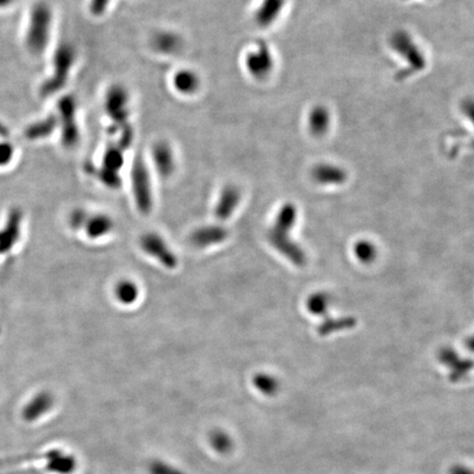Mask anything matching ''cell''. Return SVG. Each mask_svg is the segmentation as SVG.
Segmentation results:
<instances>
[{"label": "cell", "mask_w": 474, "mask_h": 474, "mask_svg": "<svg viewBox=\"0 0 474 474\" xmlns=\"http://www.w3.org/2000/svg\"><path fill=\"white\" fill-rule=\"evenodd\" d=\"M462 111L466 120L469 122L474 131V99L468 98L462 103Z\"/></svg>", "instance_id": "f546056e"}, {"label": "cell", "mask_w": 474, "mask_h": 474, "mask_svg": "<svg viewBox=\"0 0 474 474\" xmlns=\"http://www.w3.org/2000/svg\"><path fill=\"white\" fill-rule=\"evenodd\" d=\"M146 158L160 178L169 179L175 175L178 160L175 145L169 139H158L153 142Z\"/></svg>", "instance_id": "30bf717a"}, {"label": "cell", "mask_w": 474, "mask_h": 474, "mask_svg": "<svg viewBox=\"0 0 474 474\" xmlns=\"http://www.w3.org/2000/svg\"><path fill=\"white\" fill-rule=\"evenodd\" d=\"M294 220H296V209L294 205H283L276 219L275 224L273 228H270L268 239L275 248L288 257L289 260L296 262V265H299L303 260V255L299 247L296 246L288 236Z\"/></svg>", "instance_id": "52a82bcc"}, {"label": "cell", "mask_w": 474, "mask_h": 474, "mask_svg": "<svg viewBox=\"0 0 474 474\" xmlns=\"http://www.w3.org/2000/svg\"><path fill=\"white\" fill-rule=\"evenodd\" d=\"M288 0H258L251 9V20L260 31L273 29L285 16Z\"/></svg>", "instance_id": "8fae6325"}, {"label": "cell", "mask_w": 474, "mask_h": 474, "mask_svg": "<svg viewBox=\"0 0 474 474\" xmlns=\"http://www.w3.org/2000/svg\"><path fill=\"white\" fill-rule=\"evenodd\" d=\"M253 384L257 390L268 396H273L279 389L277 379L273 375H268V373H264V372H260V373L254 375Z\"/></svg>", "instance_id": "cb8c5ba5"}, {"label": "cell", "mask_w": 474, "mask_h": 474, "mask_svg": "<svg viewBox=\"0 0 474 474\" xmlns=\"http://www.w3.org/2000/svg\"><path fill=\"white\" fill-rule=\"evenodd\" d=\"M46 469L52 473L71 474L77 468L76 459L60 450L51 451L46 456Z\"/></svg>", "instance_id": "ffe728a7"}, {"label": "cell", "mask_w": 474, "mask_h": 474, "mask_svg": "<svg viewBox=\"0 0 474 474\" xmlns=\"http://www.w3.org/2000/svg\"><path fill=\"white\" fill-rule=\"evenodd\" d=\"M130 177L132 194L137 209L142 214H150L154 205V194L151 166L144 154L139 153L134 156Z\"/></svg>", "instance_id": "8992f818"}, {"label": "cell", "mask_w": 474, "mask_h": 474, "mask_svg": "<svg viewBox=\"0 0 474 474\" xmlns=\"http://www.w3.org/2000/svg\"><path fill=\"white\" fill-rule=\"evenodd\" d=\"M78 103L73 94H66L58 100V120L62 144L66 149L76 146L81 139V128L77 121Z\"/></svg>", "instance_id": "ba28073f"}, {"label": "cell", "mask_w": 474, "mask_h": 474, "mask_svg": "<svg viewBox=\"0 0 474 474\" xmlns=\"http://www.w3.org/2000/svg\"><path fill=\"white\" fill-rule=\"evenodd\" d=\"M53 28V11L46 3H37L30 11L26 32V46L31 54L39 56L50 44Z\"/></svg>", "instance_id": "277c9868"}, {"label": "cell", "mask_w": 474, "mask_h": 474, "mask_svg": "<svg viewBox=\"0 0 474 474\" xmlns=\"http://www.w3.org/2000/svg\"><path fill=\"white\" fill-rule=\"evenodd\" d=\"M389 47L398 60L400 71L396 77L409 78L422 73L428 67V56L424 47L409 31L398 30L391 35Z\"/></svg>", "instance_id": "6da1fadb"}, {"label": "cell", "mask_w": 474, "mask_h": 474, "mask_svg": "<svg viewBox=\"0 0 474 474\" xmlns=\"http://www.w3.org/2000/svg\"><path fill=\"white\" fill-rule=\"evenodd\" d=\"M15 0H0V9L7 8L9 6L12 5Z\"/></svg>", "instance_id": "4dcf8cb0"}, {"label": "cell", "mask_w": 474, "mask_h": 474, "mask_svg": "<svg viewBox=\"0 0 474 474\" xmlns=\"http://www.w3.org/2000/svg\"><path fill=\"white\" fill-rule=\"evenodd\" d=\"M76 49L69 42H62L53 56L52 73L40 88L41 97L47 98L65 88L71 78V71L76 63Z\"/></svg>", "instance_id": "3957f363"}, {"label": "cell", "mask_w": 474, "mask_h": 474, "mask_svg": "<svg viewBox=\"0 0 474 474\" xmlns=\"http://www.w3.org/2000/svg\"><path fill=\"white\" fill-rule=\"evenodd\" d=\"M113 0H90L88 10L94 18H103L110 10Z\"/></svg>", "instance_id": "484cf974"}, {"label": "cell", "mask_w": 474, "mask_h": 474, "mask_svg": "<svg viewBox=\"0 0 474 474\" xmlns=\"http://www.w3.org/2000/svg\"><path fill=\"white\" fill-rule=\"evenodd\" d=\"M169 85L178 97L192 99L201 94L203 77L198 69L192 66H180L171 74Z\"/></svg>", "instance_id": "7c38bea8"}, {"label": "cell", "mask_w": 474, "mask_h": 474, "mask_svg": "<svg viewBox=\"0 0 474 474\" xmlns=\"http://www.w3.org/2000/svg\"><path fill=\"white\" fill-rule=\"evenodd\" d=\"M149 472L150 474H185L178 468H175L171 464L160 462V460L151 462L150 466H149Z\"/></svg>", "instance_id": "4316f807"}, {"label": "cell", "mask_w": 474, "mask_h": 474, "mask_svg": "<svg viewBox=\"0 0 474 474\" xmlns=\"http://www.w3.org/2000/svg\"><path fill=\"white\" fill-rule=\"evenodd\" d=\"M242 201V190L234 184L226 185L221 189L214 208L215 218L221 222L228 220L235 213Z\"/></svg>", "instance_id": "2e32d148"}, {"label": "cell", "mask_w": 474, "mask_h": 474, "mask_svg": "<svg viewBox=\"0 0 474 474\" xmlns=\"http://www.w3.org/2000/svg\"><path fill=\"white\" fill-rule=\"evenodd\" d=\"M117 299L124 305H130L137 301L139 296V287L131 280H122L116 286Z\"/></svg>", "instance_id": "603a6c76"}, {"label": "cell", "mask_w": 474, "mask_h": 474, "mask_svg": "<svg viewBox=\"0 0 474 474\" xmlns=\"http://www.w3.org/2000/svg\"><path fill=\"white\" fill-rule=\"evenodd\" d=\"M15 156V146L10 142L0 141V167L9 165Z\"/></svg>", "instance_id": "83f0119b"}, {"label": "cell", "mask_w": 474, "mask_h": 474, "mask_svg": "<svg viewBox=\"0 0 474 474\" xmlns=\"http://www.w3.org/2000/svg\"><path fill=\"white\" fill-rule=\"evenodd\" d=\"M228 231L222 226H205L197 228L190 236V242L197 248H207L226 241Z\"/></svg>", "instance_id": "e0dca14e"}, {"label": "cell", "mask_w": 474, "mask_h": 474, "mask_svg": "<svg viewBox=\"0 0 474 474\" xmlns=\"http://www.w3.org/2000/svg\"><path fill=\"white\" fill-rule=\"evenodd\" d=\"M8 130L3 126L1 122H0V137H8Z\"/></svg>", "instance_id": "1f68e13d"}, {"label": "cell", "mask_w": 474, "mask_h": 474, "mask_svg": "<svg viewBox=\"0 0 474 474\" xmlns=\"http://www.w3.org/2000/svg\"><path fill=\"white\" fill-rule=\"evenodd\" d=\"M54 405V398L49 392H40L22 409V417L28 423L35 422L46 414Z\"/></svg>", "instance_id": "ac0fdd59"}, {"label": "cell", "mask_w": 474, "mask_h": 474, "mask_svg": "<svg viewBox=\"0 0 474 474\" xmlns=\"http://www.w3.org/2000/svg\"><path fill=\"white\" fill-rule=\"evenodd\" d=\"M141 247L149 256H152L155 260L162 264L164 267L168 269H175L178 265V258L175 253L171 251V247L168 246L165 239L158 234L146 233L142 236L139 239Z\"/></svg>", "instance_id": "5bb4252c"}, {"label": "cell", "mask_w": 474, "mask_h": 474, "mask_svg": "<svg viewBox=\"0 0 474 474\" xmlns=\"http://www.w3.org/2000/svg\"><path fill=\"white\" fill-rule=\"evenodd\" d=\"M113 226H115V222L109 215L99 213V214L90 215L84 228L90 239H100L110 233L113 230Z\"/></svg>", "instance_id": "44dd1931"}, {"label": "cell", "mask_w": 474, "mask_h": 474, "mask_svg": "<svg viewBox=\"0 0 474 474\" xmlns=\"http://www.w3.org/2000/svg\"><path fill=\"white\" fill-rule=\"evenodd\" d=\"M210 443L215 451L222 455H226L233 449V440L222 430H215L211 434Z\"/></svg>", "instance_id": "d4e9b609"}, {"label": "cell", "mask_w": 474, "mask_h": 474, "mask_svg": "<svg viewBox=\"0 0 474 474\" xmlns=\"http://www.w3.org/2000/svg\"><path fill=\"white\" fill-rule=\"evenodd\" d=\"M153 52L164 58H177L185 50V37L171 28H162L153 32L150 37Z\"/></svg>", "instance_id": "4fadbf2b"}, {"label": "cell", "mask_w": 474, "mask_h": 474, "mask_svg": "<svg viewBox=\"0 0 474 474\" xmlns=\"http://www.w3.org/2000/svg\"><path fill=\"white\" fill-rule=\"evenodd\" d=\"M305 126L311 137H324L333 126V116L330 109L324 105L310 108L305 116Z\"/></svg>", "instance_id": "9a60e30c"}, {"label": "cell", "mask_w": 474, "mask_h": 474, "mask_svg": "<svg viewBox=\"0 0 474 474\" xmlns=\"http://www.w3.org/2000/svg\"><path fill=\"white\" fill-rule=\"evenodd\" d=\"M103 115L110 126H131L133 116V96L128 86L113 83L105 88L103 97Z\"/></svg>", "instance_id": "5b68a950"}, {"label": "cell", "mask_w": 474, "mask_h": 474, "mask_svg": "<svg viewBox=\"0 0 474 474\" xmlns=\"http://www.w3.org/2000/svg\"><path fill=\"white\" fill-rule=\"evenodd\" d=\"M313 178L321 184H337L345 179V171L338 166L322 162L315 166L312 171Z\"/></svg>", "instance_id": "7402d4cb"}, {"label": "cell", "mask_w": 474, "mask_h": 474, "mask_svg": "<svg viewBox=\"0 0 474 474\" xmlns=\"http://www.w3.org/2000/svg\"><path fill=\"white\" fill-rule=\"evenodd\" d=\"M128 150L111 142L103 151L99 167L94 168V173L105 187L110 189L120 188L122 179L120 171L126 162V154Z\"/></svg>", "instance_id": "9c48e42d"}, {"label": "cell", "mask_w": 474, "mask_h": 474, "mask_svg": "<svg viewBox=\"0 0 474 474\" xmlns=\"http://www.w3.org/2000/svg\"><path fill=\"white\" fill-rule=\"evenodd\" d=\"M88 218H90V214L85 210H75L71 214V219H69L71 228H75V230H81V228H85Z\"/></svg>", "instance_id": "f1b7e54d"}, {"label": "cell", "mask_w": 474, "mask_h": 474, "mask_svg": "<svg viewBox=\"0 0 474 474\" xmlns=\"http://www.w3.org/2000/svg\"><path fill=\"white\" fill-rule=\"evenodd\" d=\"M244 73L251 81L264 84L277 71V56L273 47L265 40H257L245 49L241 56Z\"/></svg>", "instance_id": "7a4b0ae2"}, {"label": "cell", "mask_w": 474, "mask_h": 474, "mask_svg": "<svg viewBox=\"0 0 474 474\" xmlns=\"http://www.w3.org/2000/svg\"><path fill=\"white\" fill-rule=\"evenodd\" d=\"M58 128V120L56 115H51L46 118L35 121L33 124L26 126L24 130V137L30 141H39L46 139L52 135Z\"/></svg>", "instance_id": "d6986e66"}]
</instances>
